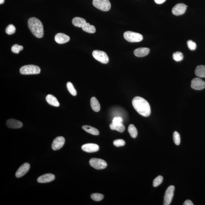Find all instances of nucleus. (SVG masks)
Instances as JSON below:
<instances>
[{
	"label": "nucleus",
	"mask_w": 205,
	"mask_h": 205,
	"mask_svg": "<svg viewBox=\"0 0 205 205\" xmlns=\"http://www.w3.org/2000/svg\"><path fill=\"white\" fill-rule=\"evenodd\" d=\"M133 106L134 109L141 115L148 117L151 113V109L149 103L140 96H136L132 100Z\"/></svg>",
	"instance_id": "f257e3e1"
},
{
	"label": "nucleus",
	"mask_w": 205,
	"mask_h": 205,
	"mask_svg": "<svg viewBox=\"0 0 205 205\" xmlns=\"http://www.w3.org/2000/svg\"><path fill=\"white\" fill-rule=\"evenodd\" d=\"M29 29L34 36L37 38H41L44 34L43 25L39 19L35 17H31L28 21Z\"/></svg>",
	"instance_id": "f03ea898"
},
{
	"label": "nucleus",
	"mask_w": 205,
	"mask_h": 205,
	"mask_svg": "<svg viewBox=\"0 0 205 205\" xmlns=\"http://www.w3.org/2000/svg\"><path fill=\"white\" fill-rule=\"evenodd\" d=\"M40 71V67L33 65H24L19 70L20 73L24 75L39 74Z\"/></svg>",
	"instance_id": "7ed1b4c3"
},
{
	"label": "nucleus",
	"mask_w": 205,
	"mask_h": 205,
	"mask_svg": "<svg viewBox=\"0 0 205 205\" xmlns=\"http://www.w3.org/2000/svg\"><path fill=\"white\" fill-rule=\"evenodd\" d=\"M124 39L129 42H138L143 40V36L138 33L126 31L124 34Z\"/></svg>",
	"instance_id": "20e7f679"
},
{
	"label": "nucleus",
	"mask_w": 205,
	"mask_h": 205,
	"mask_svg": "<svg viewBox=\"0 0 205 205\" xmlns=\"http://www.w3.org/2000/svg\"><path fill=\"white\" fill-rule=\"evenodd\" d=\"M93 6L100 10L107 11L111 8V4L109 0H93Z\"/></svg>",
	"instance_id": "39448f33"
},
{
	"label": "nucleus",
	"mask_w": 205,
	"mask_h": 205,
	"mask_svg": "<svg viewBox=\"0 0 205 205\" xmlns=\"http://www.w3.org/2000/svg\"><path fill=\"white\" fill-rule=\"evenodd\" d=\"M92 55L96 60L101 63L106 64L109 62V57L107 54L104 51L98 50L93 51Z\"/></svg>",
	"instance_id": "423d86ee"
},
{
	"label": "nucleus",
	"mask_w": 205,
	"mask_h": 205,
	"mask_svg": "<svg viewBox=\"0 0 205 205\" xmlns=\"http://www.w3.org/2000/svg\"><path fill=\"white\" fill-rule=\"evenodd\" d=\"M89 163L92 167L96 170L104 169L107 166V163L102 159L97 158H92L90 159Z\"/></svg>",
	"instance_id": "0eeeda50"
},
{
	"label": "nucleus",
	"mask_w": 205,
	"mask_h": 205,
	"mask_svg": "<svg viewBox=\"0 0 205 205\" xmlns=\"http://www.w3.org/2000/svg\"><path fill=\"white\" fill-rule=\"evenodd\" d=\"M175 190V187L173 185L169 187L165 191L164 196L163 204L170 205L173 199Z\"/></svg>",
	"instance_id": "6e6552de"
},
{
	"label": "nucleus",
	"mask_w": 205,
	"mask_h": 205,
	"mask_svg": "<svg viewBox=\"0 0 205 205\" xmlns=\"http://www.w3.org/2000/svg\"><path fill=\"white\" fill-rule=\"evenodd\" d=\"M191 87L195 90H202L205 88V82L201 79L196 78L192 80Z\"/></svg>",
	"instance_id": "1a4fd4ad"
},
{
	"label": "nucleus",
	"mask_w": 205,
	"mask_h": 205,
	"mask_svg": "<svg viewBox=\"0 0 205 205\" xmlns=\"http://www.w3.org/2000/svg\"><path fill=\"white\" fill-rule=\"evenodd\" d=\"M186 9L187 7L185 4L180 3L174 6L172 9V12L175 15H180L184 14Z\"/></svg>",
	"instance_id": "9d476101"
},
{
	"label": "nucleus",
	"mask_w": 205,
	"mask_h": 205,
	"mask_svg": "<svg viewBox=\"0 0 205 205\" xmlns=\"http://www.w3.org/2000/svg\"><path fill=\"white\" fill-rule=\"evenodd\" d=\"M65 142V139L62 137H59L54 139L51 147L54 150H58L63 146Z\"/></svg>",
	"instance_id": "9b49d317"
},
{
	"label": "nucleus",
	"mask_w": 205,
	"mask_h": 205,
	"mask_svg": "<svg viewBox=\"0 0 205 205\" xmlns=\"http://www.w3.org/2000/svg\"><path fill=\"white\" fill-rule=\"evenodd\" d=\"M30 168V164L27 163H24L16 172V177L17 178H20L24 176L27 173Z\"/></svg>",
	"instance_id": "f8f14e48"
},
{
	"label": "nucleus",
	"mask_w": 205,
	"mask_h": 205,
	"mask_svg": "<svg viewBox=\"0 0 205 205\" xmlns=\"http://www.w3.org/2000/svg\"><path fill=\"white\" fill-rule=\"evenodd\" d=\"M81 149L88 153H92L98 151L99 150V147L96 144L88 143L82 146Z\"/></svg>",
	"instance_id": "ddd939ff"
},
{
	"label": "nucleus",
	"mask_w": 205,
	"mask_h": 205,
	"mask_svg": "<svg viewBox=\"0 0 205 205\" xmlns=\"http://www.w3.org/2000/svg\"><path fill=\"white\" fill-rule=\"evenodd\" d=\"M55 178V175L52 174H46L41 175L37 179V182L40 183L50 182L53 181Z\"/></svg>",
	"instance_id": "4468645a"
},
{
	"label": "nucleus",
	"mask_w": 205,
	"mask_h": 205,
	"mask_svg": "<svg viewBox=\"0 0 205 205\" xmlns=\"http://www.w3.org/2000/svg\"><path fill=\"white\" fill-rule=\"evenodd\" d=\"M6 125L10 129H19L22 127L23 123L16 120L10 119L8 120L6 122Z\"/></svg>",
	"instance_id": "2eb2a0df"
},
{
	"label": "nucleus",
	"mask_w": 205,
	"mask_h": 205,
	"mask_svg": "<svg viewBox=\"0 0 205 205\" xmlns=\"http://www.w3.org/2000/svg\"><path fill=\"white\" fill-rule=\"evenodd\" d=\"M70 40V38L66 34L59 33L55 36V40L57 43L62 44L66 43Z\"/></svg>",
	"instance_id": "dca6fc26"
},
{
	"label": "nucleus",
	"mask_w": 205,
	"mask_h": 205,
	"mask_svg": "<svg viewBox=\"0 0 205 205\" xmlns=\"http://www.w3.org/2000/svg\"><path fill=\"white\" fill-rule=\"evenodd\" d=\"M150 52V49L147 47H140L134 50V54L136 56L143 57L146 56Z\"/></svg>",
	"instance_id": "f3484780"
},
{
	"label": "nucleus",
	"mask_w": 205,
	"mask_h": 205,
	"mask_svg": "<svg viewBox=\"0 0 205 205\" xmlns=\"http://www.w3.org/2000/svg\"><path fill=\"white\" fill-rule=\"evenodd\" d=\"M73 25L76 27H83L86 24V21L83 18L76 17L74 18L72 21Z\"/></svg>",
	"instance_id": "a211bd4d"
},
{
	"label": "nucleus",
	"mask_w": 205,
	"mask_h": 205,
	"mask_svg": "<svg viewBox=\"0 0 205 205\" xmlns=\"http://www.w3.org/2000/svg\"><path fill=\"white\" fill-rule=\"evenodd\" d=\"M47 103L55 107H58L60 105V103L55 96L51 94H49L46 97Z\"/></svg>",
	"instance_id": "6ab92c4d"
},
{
	"label": "nucleus",
	"mask_w": 205,
	"mask_h": 205,
	"mask_svg": "<svg viewBox=\"0 0 205 205\" xmlns=\"http://www.w3.org/2000/svg\"><path fill=\"white\" fill-rule=\"evenodd\" d=\"M110 128L112 130L117 131L120 133H122L125 130V127L122 123H114L113 122L110 124Z\"/></svg>",
	"instance_id": "aec40b11"
},
{
	"label": "nucleus",
	"mask_w": 205,
	"mask_h": 205,
	"mask_svg": "<svg viewBox=\"0 0 205 205\" xmlns=\"http://www.w3.org/2000/svg\"><path fill=\"white\" fill-rule=\"evenodd\" d=\"M91 105L92 108L95 112H99L100 109V103L96 97H92L91 98Z\"/></svg>",
	"instance_id": "412c9836"
},
{
	"label": "nucleus",
	"mask_w": 205,
	"mask_h": 205,
	"mask_svg": "<svg viewBox=\"0 0 205 205\" xmlns=\"http://www.w3.org/2000/svg\"><path fill=\"white\" fill-rule=\"evenodd\" d=\"M195 74L197 76L200 78H205V66L200 65L197 66L195 70Z\"/></svg>",
	"instance_id": "4be33fe9"
},
{
	"label": "nucleus",
	"mask_w": 205,
	"mask_h": 205,
	"mask_svg": "<svg viewBox=\"0 0 205 205\" xmlns=\"http://www.w3.org/2000/svg\"><path fill=\"white\" fill-rule=\"evenodd\" d=\"M82 129L86 131L88 133L92 134L94 135H98L100 134L99 131L97 129L94 127L88 125H84L82 127Z\"/></svg>",
	"instance_id": "5701e85b"
},
{
	"label": "nucleus",
	"mask_w": 205,
	"mask_h": 205,
	"mask_svg": "<svg viewBox=\"0 0 205 205\" xmlns=\"http://www.w3.org/2000/svg\"><path fill=\"white\" fill-rule=\"evenodd\" d=\"M82 28L83 31L88 33L93 34L96 32V27L93 25H91L89 23H86Z\"/></svg>",
	"instance_id": "b1692460"
},
{
	"label": "nucleus",
	"mask_w": 205,
	"mask_h": 205,
	"mask_svg": "<svg viewBox=\"0 0 205 205\" xmlns=\"http://www.w3.org/2000/svg\"><path fill=\"white\" fill-rule=\"evenodd\" d=\"M128 132L131 137L135 138L137 135V128L133 125H129L128 127Z\"/></svg>",
	"instance_id": "393cba45"
},
{
	"label": "nucleus",
	"mask_w": 205,
	"mask_h": 205,
	"mask_svg": "<svg viewBox=\"0 0 205 205\" xmlns=\"http://www.w3.org/2000/svg\"><path fill=\"white\" fill-rule=\"evenodd\" d=\"M67 87L69 92L74 96H76L77 95V92L76 89H75L74 87L71 82H68L67 83Z\"/></svg>",
	"instance_id": "a878e982"
},
{
	"label": "nucleus",
	"mask_w": 205,
	"mask_h": 205,
	"mask_svg": "<svg viewBox=\"0 0 205 205\" xmlns=\"http://www.w3.org/2000/svg\"><path fill=\"white\" fill-rule=\"evenodd\" d=\"M173 57L174 60L175 61L179 62L183 60V55L181 52L178 51L173 53Z\"/></svg>",
	"instance_id": "bb28decb"
},
{
	"label": "nucleus",
	"mask_w": 205,
	"mask_h": 205,
	"mask_svg": "<svg viewBox=\"0 0 205 205\" xmlns=\"http://www.w3.org/2000/svg\"><path fill=\"white\" fill-rule=\"evenodd\" d=\"M16 28L15 26L12 24H10L6 27V32L8 35H12L15 32Z\"/></svg>",
	"instance_id": "cd10ccee"
},
{
	"label": "nucleus",
	"mask_w": 205,
	"mask_h": 205,
	"mask_svg": "<svg viewBox=\"0 0 205 205\" xmlns=\"http://www.w3.org/2000/svg\"><path fill=\"white\" fill-rule=\"evenodd\" d=\"M91 198L93 201H100L102 200L104 197V196L100 193H93L91 195Z\"/></svg>",
	"instance_id": "c85d7f7f"
},
{
	"label": "nucleus",
	"mask_w": 205,
	"mask_h": 205,
	"mask_svg": "<svg viewBox=\"0 0 205 205\" xmlns=\"http://www.w3.org/2000/svg\"><path fill=\"white\" fill-rule=\"evenodd\" d=\"M23 50V47L22 46H19L18 44H15L13 45L11 48V51L15 54H18Z\"/></svg>",
	"instance_id": "c756f323"
},
{
	"label": "nucleus",
	"mask_w": 205,
	"mask_h": 205,
	"mask_svg": "<svg viewBox=\"0 0 205 205\" xmlns=\"http://www.w3.org/2000/svg\"><path fill=\"white\" fill-rule=\"evenodd\" d=\"M173 137V141L174 143L177 146L179 145L180 142V137L179 134L178 133V132L175 131V132H174Z\"/></svg>",
	"instance_id": "7c9ffc66"
},
{
	"label": "nucleus",
	"mask_w": 205,
	"mask_h": 205,
	"mask_svg": "<svg viewBox=\"0 0 205 205\" xmlns=\"http://www.w3.org/2000/svg\"><path fill=\"white\" fill-rule=\"evenodd\" d=\"M163 178L161 175H159L156 178H155L153 181V186L155 187L159 186V185L161 184L163 182Z\"/></svg>",
	"instance_id": "2f4dec72"
},
{
	"label": "nucleus",
	"mask_w": 205,
	"mask_h": 205,
	"mask_svg": "<svg viewBox=\"0 0 205 205\" xmlns=\"http://www.w3.org/2000/svg\"><path fill=\"white\" fill-rule=\"evenodd\" d=\"M113 144L116 147H121L125 145V142L122 139H116L113 141Z\"/></svg>",
	"instance_id": "473e14b6"
},
{
	"label": "nucleus",
	"mask_w": 205,
	"mask_h": 205,
	"mask_svg": "<svg viewBox=\"0 0 205 205\" xmlns=\"http://www.w3.org/2000/svg\"><path fill=\"white\" fill-rule=\"evenodd\" d=\"M187 44L188 48L191 50H195L196 48V43L192 40H189L187 42Z\"/></svg>",
	"instance_id": "72a5a7b5"
},
{
	"label": "nucleus",
	"mask_w": 205,
	"mask_h": 205,
	"mask_svg": "<svg viewBox=\"0 0 205 205\" xmlns=\"http://www.w3.org/2000/svg\"><path fill=\"white\" fill-rule=\"evenodd\" d=\"M122 118L120 117H116L114 118L113 121V122L114 123H121L122 122Z\"/></svg>",
	"instance_id": "f704fd0d"
},
{
	"label": "nucleus",
	"mask_w": 205,
	"mask_h": 205,
	"mask_svg": "<svg viewBox=\"0 0 205 205\" xmlns=\"http://www.w3.org/2000/svg\"><path fill=\"white\" fill-rule=\"evenodd\" d=\"M183 205H193V203L190 200H187L186 201H185L183 204Z\"/></svg>",
	"instance_id": "c9c22d12"
},
{
	"label": "nucleus",
	"mask_w": 205,
	"mask_h": 205,
	"mask_svg": "<svg viewBox=\"0 0 205 205\" xmlns=\"http://www.w3.org/2000/svg\"><path fill=\"white\" fill-rule=\"evenodd\" d=\"M166 0H154L155 2L157 4H163Z\"/></svg>",
	"instance_id": "e433bc0d"
},
{
	"label": "nucleus",
	"mask_w": 205,
	"mask_h": 205,
	"mask_svg": "<svg viewBox=\"0 0 205 205\" xmlns=\"http://www.w3.org/2000/svg\"><path fill=\"white\" fill-rule=\"evenodd\" d=\"M5 2V0H0V4H4Z\"/></svg>",
	"instance_id": "4c0bfd02"
},
{
	"label": "nucleus",
	"mask_w": 205,
	"mask_h": 205,
	"mask_svg": "<svg viewBox=\"0 0 205 205\" xmlns=\"http://www.w3.org/2000/svg\"><path fill=\"white\" fill-rule=\"evenodd\" d=\"M186 6V7H188V6Z\"/></svg>",
	"instance_id": "58836bf2"
}]
</instances>
